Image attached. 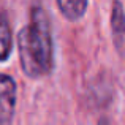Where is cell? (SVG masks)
<instances>
[{
	"label": "cell",
	"instance_id": "obj_1",
	"mask_svg": "<svg viewBox=\"0 0 125 125\" xmlns=\"http://www.w3.org/2000/svg\"><path fill=\"white\" fill-rule=\"evenodd\" d=\"M21 68L30 79H40L52 73L54 68V40L52 27L46 10L41 5L30 8L27 25L18 33Z\"/></svg>",
	"mask_w": 125,
	"mask_h": 125
},
{
	"label": "cell",
	"instance_id": "obj_2",
	"mask_svg": "<svg viewBox=\"0 0 125 125\" xmlns=\"http://www.w3.org/2000/svg\"><path fill=\"white\" fill-rule=\"evenodd\" d=\"M18 104V84L10 74L0 73V125H11Z\"/></svg>",
	"mask_w": 125,
	"mask_h": 125
},
{
	"label": "cell",
	"instance_id": "obj_3",
	"mask_svg": "<svg viewBox=\"0 0 125 125\" xmlns=\"http://www.w3.org/2000/svg\"><path fill=\"white\" fill-rule=\"evenodd\" d=\"M109 24L114 48L119 54H125V10L120 2H113L111 5Z\"/></svg>",
	"mask_w": 125,
	"mask_h": 125
},
{
	"label": "cell",
	"instance_id": "obj_4",
	"mask_svg": "<svg viewBox=\"0 0 125 125\" xmlns=\"http://www.w3.org/2000/svg\"><path fill=\"white\" fill-rule=\"evenodd\" d=\"M13 51L11 22L6 11L0 10V62H6Z\"/></svg>",
	"mask_w": 125,
	"mask_h": 125
},
{
	"label": "cell",
	"instance_id": "obj_5",
	"mask_svg": "<svg viewBox=\"0 0 125 125\" xmlns=\"http://www.w3.org/2000/svg\"><path fill=\"white\" fill-rule=\"evenodd\" d=\"M57 8L67 21L76 22L85 14L89 8V2L85 0H59Z\"/></svg>",
	"mask_w": 125,
	"mask_h": 125
}]
</instances>
